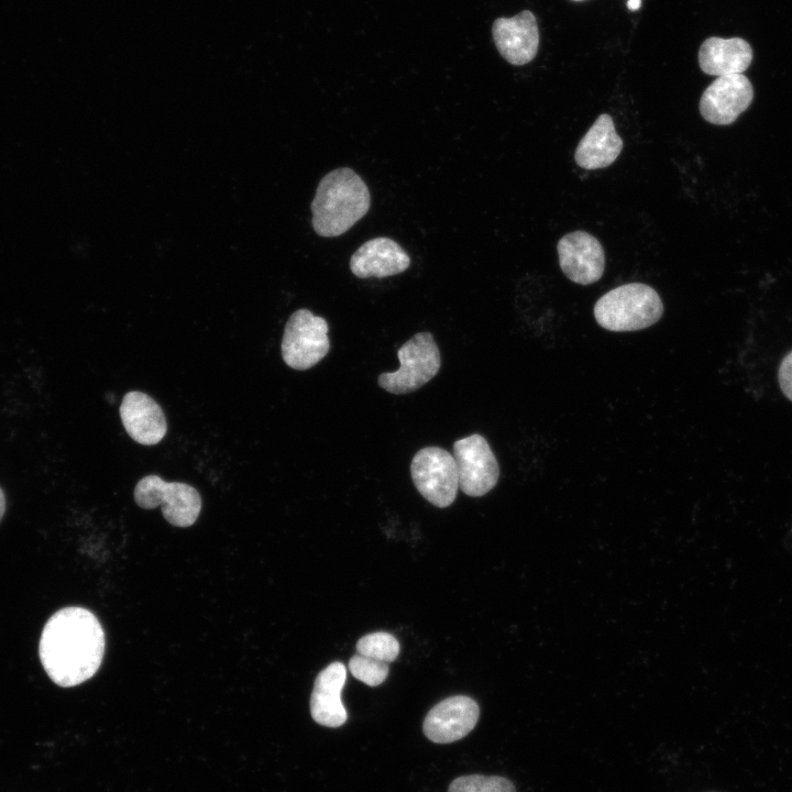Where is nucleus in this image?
<instances>
[{"label":"nucleus","instance_id":"f257e3e1","mask_svg":"<svg viewBox=\"0 0 792 792\" xmlns=\"http://www.w3.org/2000/svg\"><path fill=\"white\" fill-rule=\"evenodd\" d=\"M105 632L88 609L65 607L46 622L38 645L42 666L57 685L70 688L92 678L105 653Z\"/></svg>","mask_w":792,"mask_h":792},{"label":"nucleus","instance_id":"f03ea898","mask_svg":"<svg viewBox=\"0 0 792 792\" xmlns=\"http://www.w3.org/2000/svg\"><path fill=\"white\" fill-rule=\"evenodd\" d=\"M371 206L370 190L353 169L336 168L319 182L311 201V224L324 238L339 237L362 219Z\"/></svg>","mask_w":792,"mask_h":792},{"label":"nucleus","instance_id":"7ed1b4c3","mask_svg":"<svg viewBox=\"0 0 792 792\" xmlns=\"http://www.w3.org/2000/svg\"><path fill=\"white\" fill-rule=\"evenodd\" d=\"M663 314L658 293L647 284L620 285L598 298L594 306L597 323L606 330L625 332L648 328Z\"/></svg>","mask_w":792,"mask_h":792},{"label":"nucleus","instance_id":"20e7f679","mask_svg":"<svg viewBox=\"0 0 792 792\" xmlns=\"http://www.w3.org/2000/svg\"><path fill=\"white\" fill-rule=\"evenodd\" d=\"M400 367L382 373L378 385L388 393L403 395L417 391L440 370L439 348L430 332H418L397 351Z\"/></svg>","mask_w":792,"mask_h":792},{"label":"nucleus","instance_id":"39448f33","mask_svg":"<svg viewBox=\"0 0 792 792\" xmlns=\"http://www.w3.org/2000/svg\"><path fill=\"white\" fill-rule=\"evenodd\" d=\"M133 496L141 508L161 506L164 518L176 527L191 526L201 510V497L196 488L186 483L165 482L154 474L138 482Z\"/></svg>","mask_w":792,"mask_h":792},{"label":"nucleus","instance_id":"423d86ee","mask_svg":"<svg viewBox=\"0 0 792 792\" xmlns=\"http://www.w3.org/2000/svg\"><path fill=\"white\" fill-rule=\"evenodd\" d=\"M328 323L308 309H298L287 320L282 339V356L294 370H308L330 350Z\"/></svg>","mask_w":792,"mask_h":792},{"label":"nucleus","instance_id":"0eeeda50","mask_svg":"<svg viewBox=\"0 0 792 792\" xmlns=\"http://www.w3.org/2000/svg\"><path fill=\"white\" fill-rule=\"evenodd\" d=\"M410 474L418 492L432 505L450 506L458 493L459 474L453 455L440 447H426L416 452Z\"/></svg>","mask_w":792,"mask_h":792},{"label":"nucleus","instance_id":"6e6552de","mask_svg":"<svg viewBox=\"0 0 792 792\" xmlns=\"http://www.w3.org/2000/svg\"><path fill=\"white\" fill-rule=\"evenodd\" d=\"M459 487L473 497L483 496L493 490L499 477L498 462L487 442L479 433L457 440L453 443Z\"/></svg>","mask_w":792,"mask_h":792},{"label":"nucleus","instance_id":"1a4fd4ad","mask_svg":"<svg viewBox=\"0 0 792 792\" xmlns=\"http://www.w3.org/2000/svg\"><path fill=\"white\" fill-rule=\"evenodd\" d=\"M754 99L750 80L743 74L717 77L702 94L700 113L710 123L727 125L743 113Z\"/></svg>","mask_w":792,"mask_h":792},{"label":"nucleus","instance_id":"9d476101","mask_svg":"<svg viewBox=\"0 0 792 792\" xmlns=\"http://www.w3.org/2000/svg\"><path fill=\"white\" fill-rule=\"evenodd\" d=\"M557 251L563 274L572 282L590 285L597 282L605 270V252L600 241L585 231L563 235Z\"/></svg>","mask_w":792,"mask_h":792},{"label":"nucleus","instance_id":"9b49d317","mask_svg":"<svg viewBox=\"0 0 792 792\" xmlns=\"http://www.w3.org/2000/svg\"><path fill=\"white\" fill-rule=\"evenodd\" d=\"M480 716L477 703L465 695L448 697L436 704L424 721V733L437 744H450L465 737Z\"/></svg>","mask_w":792,"mask_h":792},{"label":"nucleus","instance_id":"f8f14e48","mask_svg":"<svg viewBox=\"0 0 792 792\" xmlns=\"http://www.w3.org/2000/svg\"><path fill=\"white\" fill-rule=\"evenodd\" d=\"M492 34L499 54L513 65L531 62L539 47V30L535 14L524 10L512 18H498Z\"/></svg>","mask_w":792,"mask_h":792},{"label":"nucleus","instance_id":"ddd939ff","mask_svg":"<svg viewBox=\"0 0 792 792\" xmlns=\"http://www.w3.org/2000/svg\"><path fill=\"white\" fill-rule=\"evenodd\" d=\"M120 417L128 435L141 444H156L166 435L165 415L161 406L145 393H127L120 406Z\"/></svg>","mask_w":792,"mask_h":792},{"label":"nucleus","instance_id":"4468645a","mask_svg":"<svg viewBox=\"0 0 792 792\" xmlns=\"http://www.w3.org/2000/svg\"><path fill=\"white\" fill-rule=\"evenodd\" d=\"M410 258L394 240L380 237L363 243L351 256L350 270L356 277H388L406 271Z\"/></svg>","mask_w":792,"mask_h":792},{"label":"nucleus","instance_id":"2eb2a0df","mask_svg":"<svg viewBox=\"0 0 792 792\" xmlns=\"http://www.w3.org/2000/svg\"><path fill=\"white\" fill-rule=\"evenodd\" d=\"M346 679L342 662H332L316 678L310 697V713L314 721L326 727H340L348 718L341 701V691Z\"/></svg>","mask_w":792,"mask_h":792},{"label":"nucleus","instance_id":"dca6fc26","mask_svg":"<svg viewBox=\"0 0 792 792\" xmlns=\"http://www.w3.org/2000/svg\"><path fill=\"white\" fill-rule=\"evenodd\" d=\"M623 147L612 117L603 113L579 142L574 160L584 169L604 168L616 161Z\"/></svg>","mask_w":792,"mask_h":792},{"label":"nucleus","instance_id":"f3484780","mask_svg":"<svg viewBox=\"0 0 792 792\" xmlns=\"http://www.w3.org/2000/svg\"><path fill=\"white\" fill-rule=\"evenodd\" d=\"M752 48L741 37L706 38L698 51V65L703 73L712 76L743 74L752 62Z\"/></svg>","mask_w":792,"mask_h":792},{"label":"nucleus","instance_id":"a211bd4d","mask_svg":"<svg viewBox=\"0 0 792 792\" xmlns=\"http://www.w3.org/2000/svg\"><path fill=\"white\" fill-rule=\"evenodd\" d=\"M356 651L376 660L392 662L399 653V642L389 632L376 631L360 638L356 642Z\"/></svg>","mask_w":792,"mask_h":792},{"label":"nucleus","instance_id":"6ab92c4d","mask_svg":"<svg viewBox=\"0 0 792 792\" xmlns=\"http://www.w3.org/2000/svg\"><path fill=\"white\" fill-rule=\"evenodd\" d=\"M448 792H517L514 783L504 777L469 774L454 779Z\"/></svg>","mask_w":792,"mask_h":792},{"label":"nucleus","instance_id":"aec40b11","mask_svg":"<svg viewBox=\"0 0 792 792\" xmlns=\"http://www.w3.org/2000/svg\"><path fill=\"white\" fill-rule=\"evenodd\" d=\"M388 662L376 660L360 653L354 654L349 661V670L352 675L369 686H377L388 675Z\"/></svg>","mask_w":792,"mask_h":792},{"label":"nucleus","instance_id":"412c9836","mask_svg":"<svg viewBox=\"0 0 792 792\" xmlns=\"http://www.w3.org/2000/svg\"><path fill=\"white\" fill-rule=\"evenodd\" d=\"M778 381L782 393L792 402V351L782 359L779 365Z\"/></svg>","mask_w":792,"mask_h":792},{"label":"nucleus","instance_id":"4be33fe9","mask_svg":"<svg viewBox=\"0 0 792 792\" xmlns=\"http://www.w3.org/2000/svg\"><path fill=\"white\" fill-rule=\"evenodd\" d=\"M6 510V496L3 494V491L0 488V520L4 514Z\"/></svg>","mask_w":792,"mask_h":792},{"label":"nucleus","instance_id":"5701e85b","mask_svg":"<svg viewBox=\"0 0 792 792\" xmlns=\"http://www.w3.org/2000/svg\"><path fill=\"white\" fill-rule=\"evenodd\" d=\"M640 6H641V0H628L627 1V7L629 10H632V11L637 10L640 8Z\"/></svg>","mask_w":792,"mask_h":792},{"label":"nucleus","instance_id":"b1692460","mask_svg":"<svg viewBox=\"0 0 792 792\" xmlns=\"http://www.w3.org/2000/svg\"><path fill=\"white\" fill-rule=\"evenodd\" d=\"M573 1H582V0H573Z\"/></svg>","mask_w":792,"mask_h":792}]
</instances>
